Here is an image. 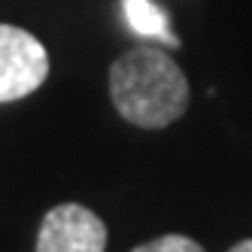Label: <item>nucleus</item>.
I'll use <instances>...</instances> for the list:
<instances>
[{
	"mask_svg": "<svg viewBox=\"0 0 252 252\" xmlns=\"http://www.w3.org/2000/svg\"><path fill=\"white\" fill-rule=\"evenodd\" d=\"M110 97L122 119L137 128H164L189 106V79L167 52L137 46L110 67Z\"/></svg>",
	"mask_w": 252,
	"mask_h": 252,
	"instance_id": "obj_1",
	"label": "nucleus"
},
{
	"mask_svg": "<svg viewBox=\"0 0 252 252\" xmlns=\"http://www.w3.org/2000/svg\"><path fill=\"white\" fill-rule=\"evenodd\" d=\"M49 76V52L31 31L0 25V103L33 94Z\"/></svg>",
	"mask_w": 252,
	"mask_h": 252,
	"instance_id": "obj_2",
	"label": "nucleus"
},
{
	"mask_svg": "<svg viewBox=\"0 0 252 252\" xmlns=\"http://www.w3.org/2000/svg\"><path fill=\"white\" fill-rule=\"evenodd\" d=\"M106 225L82 204H61L43 216L37 252H103Z\"/></svg>",
	"mask_w": 252,
	"mask_h": 252,
	"instance_id": "obj_3",
	"label": "nucleus"
},
{
	"mask_svg": "<svg viewBox=\"0 0 252 252\" xmlns=\"http://www.w3.org/2000/svg\"><path fill=\"white\" fill-rule=\"evenodd\" d=\"M125 19H128L131 31H137L140 37H149V40H161L167 46H179L176 33L170 31V19L167 12L161 9L152 0H125Z\"/></svg>",
	"mask_w": 252,
	"mask_h": 252,
	"instance_id": "obj_4",
	"label": "nucleus"
},
{
	"mask_svg": "<svg viewBox=\"0 0 252 252\" xmlns=\"http://www.w3.org/2000/svg\"><path fill=\"white\" fill-rule=\"evenodd\" d=\"M131 252H204V246L186 237V234H164V237H155L149 243H140Z\"/></svg>",
	"mask_w": 252,
	"mask_h": 252,
	"instance_id": "obj_5",
	"label": "nucleus"
},
{
	"mask_svg": "<svg viewBox=\"0 0 252 252\" xmlns=\"http://www.w3.org/2000/svg\"><path fill=\"white\" fill-rule=\"evenodd\" d=\"M228 252H252V240H243V243H237V246H231Z\"/></svg>",
	"mask_w": 252,
	"mask_h": 252,
	"instance_id": "obj_6",
	"label": "nucleus"
}]
</instances>
